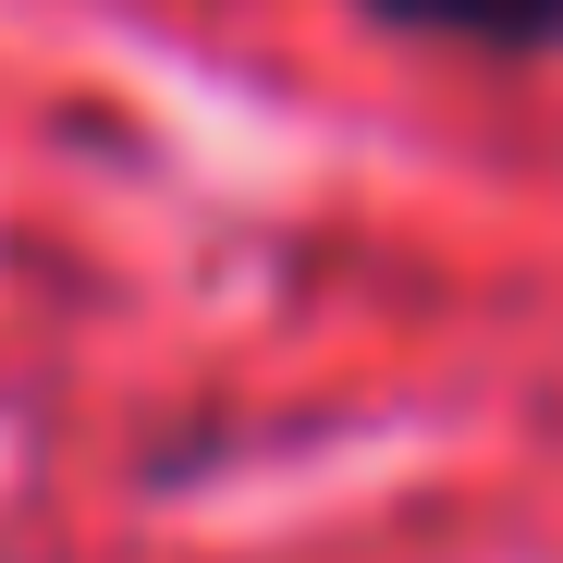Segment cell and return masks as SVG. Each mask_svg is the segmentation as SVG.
<instances>
[{
    "mask_svg": "<svg viewBox=\"0 0 563 563\" xmlns=\"http://www.w3.org/2000/svg\"><path fill=\"white\" fill-rule=\"evenodd\" d=\"M393 25H429V37H465V49H551L563 37V0H367Z\"/></svg>",
    "mask_w": 563,
    "mask_h": 563,
    "instance_id": "6da1fadb",
    "label": "cell"
}]
</instances>
